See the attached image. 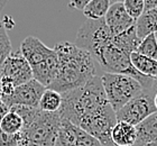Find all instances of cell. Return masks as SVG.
<instances>
[{
    "mask_svg": "<svg viewBox=\"0 0 157 146\" xmlns=\"http://www.w3.org/2000/svg\"><path fill=\"white\" fill-rule=\"evenodd\" d=\"M110 5V0H91L82 11L86 19H101L105 18Z\"/></svg>",
    "mask_w": 157,
    "mask_h": 146,
    "instance_id": "cell-17",
    "label": "cell"
},
{
    "mask_svg": "<svg viewBox=\"0 0 157 146\" xmlns=\"http://www.w3.org/2000/svg\"><path fill=\"white\" fill-rule=\"evenodd\" d=\"M2 102V99H1V93H0V104Z\"/></svg>",
    "mask_w": 157,
    "mask_h": 146,
    "instance_id": "cell-31",
    "label": "cell"
},
{
    "mask_svg": "<svg viewBox=\"0 0 157 146\" xmlns=\"http://www.w3.org/2000/svg\"><path fill=\"white\" fill-rule=\"evenodd\" d=\"M136 33L140 39L149 34L157 32V7L153 9L145 10L140 16L136 19Z\"/></svg>",
    "mask_w": 157,
    "mask_h": 146,
    "instance_id": "cell-13",
    "label": "cell"
},
{
    "mask_svg": "<svg viewBox=\"0 0 157 146\" xmlns=\"http://www.w3.org/2000/svg\"><path fill=\"white\" fill-rule=\"evenodd\" d=\"M118 2H124V0H110V3H118Z\"/></svg>",
    "mask_w": 157,
    "mask_h": 146,
    "instance_id": "cell-30",
    "label": "cell"
},
{
    "mask_svg": "<svg viewBox=\"0 0 157 146\" xmlns=\"http://www.w3.org/2000/svg\"><path fill=\"white\" fill-rule=\"evenodd\" d=\"M157 7V0H145V10L153 9Z\"/></svg>",
    "mask_w": 157,
    "mask_h": 146,
    "instance_id": "cell-25",
    "label": "cell"
},
{
    "mask_svg": "<svg viewBox=\"0 0 157 146\" xmlns=\"http://www.w3.org/2000/svg\"><path fill=\"white\" fill-rule=\"evenodd\" d=\"M19 51L32 69L47 61L55 53L54 49H48L40 39L35 36H27L20 44Z\"/></svg>",
    "mask_w": 157,
    "mask_h": 146,
    "instance_id": "cell-9",
    "label": "cell"
},
{
    "mask_svg": "<svg viewBox=\"0 0 157 146\" xmlns=\"http://www.w3.org/2000/svg\"><path fill=\"white\" fill-rule=\"evenodd\" d=\"M8 1L9 0H0V14H1V11H2V9L5 8V6L7 5Z\"/></svg>",
    "mask_w": 157,
    "mask_h": 146,
    "instance_id": "cell-26",
    "label": "cell"
},
{
    "mask_svg": "<svg viewBox=\"0 0 157 146\" xmlns=\"http://www.w3.org/2000/svg\"><path fill=\"white\" fill-rule=\"evenodd\" d=\"M9 110H10V108L8 107L6 104H3V102L0 104V123H1V120L3 119V117L9 112Z\"/></svg>",
    "mask_w": 157,
    "mask_h": 146,
    "instance_id": "cell-24",
    "label": "cell"
},
{
    "mask_svg": "<svg viewBox=\"0 0 157 146\" xmlns=\"http://www.w3.org/2000/svg\"><path fill=\"white\" fill-rule=\"evenodd\" d=\"M136 52L147 57L157 60V41L154 34H149L141 39Z\"/></svg>",
    "mask_w": 157,
    "mask_h": 146,
    "instance_id": "cell-19",
    "label": "cell"
},
{
    "mask_svg": "<svg viewBox=\"0 0 157 146\" xmlns=\"http://www.w3.org/2000/svg\"><path fill=\"white\" fill-rule=\"evenodd\" d=\"M19 145V134L11 135L7 134L0 128V146H18Z\"/></svg>",
    "mask_w": 157,
    "mask_h": 146,
    "instance_id": "cell-21",
    "label": "cell"
},
{
    "mask_svg": "<svg viewBox=\"0 0 157 146\" xmlns=\"http://www.w3.org/2000/svg\"><path fill=\"white\" fill-rule=\"evenodd\" d=\"M130 61L132 66L140 74L157 80V60L132 52L130 54Z\"/></svg>",
    "mask_w": 157,
    "mask_h": 146,
    "instance_id": "cell-14",
    "label": "cell"
},
{
    "mask_svg": "<svg viewBox=\"0 0 157 146\" xmlns=\"http://www.w3.org/2000/svg\"><path fill=\"white\" fill-rule=\"evenodd\" d=\"M61 94V118L88 132L103 146H115L110 133L117 123L116 111L105 97L99 75H94L84 85Z\"/></svg>",
    "mask_w": 157,
    "mask_h": 146,
    "instance_id": "cell-1",
    "label": "cell"
},
{
    "mask_svg": "<svg viewBox=\"0 0 157 146\" xmlns=\"http://www.w3.org/2000/svg\"><path fill=\"white\" fill-rule=\"evenodd\" d=\"M45 89L46 87L42 83H39L35 79H32L23 85H17L10 94H1V99L3 104H6L9 108L16 105L38 108L39 99Z\"/></svg>",
    "mask_w": 157,
    "mask_h": 146,
    "instance_id": "cell-6",
    "label": "cell"
},
{
    "mask_svg": "<svg viewBox=\"0 0 157 146\" xmlns=\"http://www.w3.org/2000/svg\"><path fill=\"white\" fill-rule=\"evenodd\" d=\"M1 77L9 79L15 87L34 79L32 68L19 49L15 52L11 51L9 55L6 57L2 64Z\"/></svg>",
    "mask_w": 157,
    "mask_h": 146,
    "instance_id": "cell-8",
    "label": "cell"
},
{
    "mask_svg": "<svg viewBox=\"0 0 157 146\" xmlns=\"http://www.w3.org/2000/svg\"><path fill=\"white\" fill-rule=\"evenodd\" d=\"M57 55V73L47 88L59 93L84 85L95 74L93 56L75 43L59 42L54 46Z\"/></svg>",
    "mask_w": 157,
    "mask_h": 146,
    "instance_id": "cell-2",
    "label": "cell"
},
{
    "mask_svg": "<svg viewBox=\"0 0 157 146\" xmlns=\"http://www.w3.org/2000/svg\"><path fill=\"white\" fill-rule=\"evenodd\" d=\"M136 130H137V138L135 142L136 145L157 142V111L153 112L144 120H141L139 124H137Z\"/></svg>",
    "mask_w": 157,
    "mask_h": 146,
    "instance_id": "cell-12",
    "label": "cell"
},
{
    "mask_svg": "<svg viewBox=\"0 0 157 146\" xmlns=\"http://www.w3.org/2000/svg\"><path fill=\"white\" fill-rule=\"evenodd\" d=\"M122 5L128 15L134 19H137L145 11V0H124Z\"/></svg>",
    "mask_w": 157,
    "mask_h": 146,
    "instance_id": "cell-20",
    "label": "cell"
},
{
    "mask_svg": "<svg viewBox=\"0 0 157 146\" xmlns=\"http://www.w3.org/2000/svg\"><path fill=\"white\" fill-rule=\"evenodd\" d=\"M141 39L137 36L136 27L132 26L124 32L113 35V42L117 46H119L124 52L131 54L132 52H136L139 43Z\"/></svg>",
    "mask_w": 157,
    "mask_h": 146,
    "instance_id": "cell-15",
    "label": "cell"
},
{
    "mask_svg": "<svg viewBox=\"0 0 157 146\" xmlns=\"http://www.w3.org/2000/svg\"><path fill=\"white\" fill-rule=\"evenodd\" d=\"M9 36L7 34V29L5 28V26L2 25V22L0 19V46H10Z\"/></svg>",
    "mask_w": 157,
    "mask_h": 146,
    "instance_id": "cell-22",
    "label": "cell"
},
{
    "mask_svg": "<svg viewBox=\"0 0 157 146\" xmlns=\"http://www.w3.org/2000/svg\"><path fill=\"white\" fill-rule=\"evenodd\" d=\"M103 19L113 35L127 30L136 24V19L128 15L122 2L111 3Z\"/></svg>",
    "mask_w": 157,
    "mask_h": 146,
    "instance_id": "cell-10",
    "label": "cell"
},
{
    "mask_svg": "<svg viewBox=\"0 0 157 146\" xmlns=\"http://www.w3.org/2000/svg\"><path fill=\"white\" fill-rule=\"evenodd\" d=\"M132 146H157V142H154V143H147V144H140V145H136V144H134Z\"/></svg>",
    "mask_w": 157,
    "mask_h": 146,
    "instance_id": "cell-27",
    "label": "cell"
},
{
    "mask_svg": "<svg viewBox=\"0 0 157 146\" xmlns=\"http://www.w3.org/2000/svg\"><path fill=\"white\" fill-rule=\"evenodd\" d=\"M90 1L91 0H69V7L71 9L83 10Z\"/></svg>",
    "mask_w": 157,
    "mask_h": 146,
    "instance_id": "cell-23",
    "label": "cell"
},
{
    "mask_svg": "<svg viewBox=\"0 0 157 146\" xmlns=\"http://www.w3.org/2000/svg\"><path fill=\"white\" fill-rule=\"evenodd\" d=\"M61 105H62V94L53 89L46 88L39 99L38 108L43 111L55 112L59 111Z\"/></svg>",
    "mask_w": 157,
    "mask_h": 146,
    "instance_id": "cell-16",
    "label": "cell"
},
{
    "mask_svg": "<svg viewBox=\"0 0 157 146\" xmlns=\"http://www.w3.org/2000/svg\"><path fill=\"white\" fill-rule=\"evenodd\" d=\"M54 146H103L94 136L72 124L67 119H61Z\"/></svg>",
    "mask_w": 157,
    "mask_h": 146,
    "instance_id": "cell-7",
    "label": "cell"
},
{
    "mask_svg": "<svg viewBox=\"0 0 157 146\" xmlns=\"http://www.w3.org/2000/svg\"><path fill=\"white\" fill-rule=\"evenodd\" d=\"M18 146H42V145H36V144H20Z\"/></svg>",
    "mask_w": 157,
    "mask_h": 146,
    "instance_id": "cell-29",
    "label": "cell"
},
{
    "mask_svg": "<svg viewBox=\"0 0 157 146\" xmlns=\"http://www.w3.org/2000/svg\"><path fill=\"white\" fill-rule=\"evenodd\" d=\"M154 104H155V107H156V111H157V92L154 96Z\"/></svg>",
    "mask_w": 157,
    "mask_h": 146,
    "instance_id": "cell-28",
    "label": "cell"
},
{
    "mask_svg": "<svg viewBox=\"0 0 157 146\" xmlns=\"http://www.w3.org/2000/svg\"><path fill=\"white\" fill-rule=\"evenodd\" d=\"M154 35H155V37H156V41H157V32L154 33Z\"/></svg>",
    "mask_w": 157,
    "mask_h": 146,
    "instance_id": "cell-32",
    "label": "cell"
},
{
    "mask_svg": "<svg viewBox=\"0 0 157 146\" xmlns=\"http://www.w3.org/2000/svg\"><path fill=\"white\" fill-rule=\"evenodd\" d=\"M155 92L149 90H143L136 97L128 101L119 110L116 111L117 120L126 121L136 126L146 117L156 111L154 104Z\"/></svg>",
    "mask_w": 157,
    "mask_h": 146,
    "instance_id": "cell-5",
    "label": "cell"
},
{
    "mask_svg": "<svg viewBox=\"0 0 157 146\" xmlns=\"http://www.w3.org/2000/svg\"><path fill=\"white\" fill-rule=\"evenodd\" d=\"M23 118L13 110H9V112L3 117V119L0 123V128L7 134H11V135L19 134L23 129Z\"/></svg>",
    "mask_w": 157,
    "mask_h": 146,
    "instance_id": "cell-18",
    "label": "cell"
},
{
    "mask_svg": "<svg viewBox=\"0 0 157 146\" xmlns=\"http://www.w3.org/2000/svg\"><path fill=\"white\" fill-rule=\"evenodd\" d=\"M100 79L105 97L115 111L143 91L140 83L130 75L105 72Z\"/></svg>",
    "mask_w": 157,
    "mask_h": 146,
    "instance_id": "cell-4",
    "label": "cell"
},
{
    "mask_svg": "<svg viewBox=\"0 0 157 146\" xmlns=\"http://www.w3.org/2000/svg\"><path fill=\"white\" fill-rule=\"evenodd\" d=\"M10 110L16 111L24 121L23 129L19 133V145L36 144L54 146L62 119L59 111L47 112L39 108L18 105L11 106Z\"/></svg>",
    "mask_w": 157,
    "mask_h": 146,
    "instance_id": "cell-3",
    "label": "cell"
},
{
    "mask_svg": "<svg viewBox=\"0 0 157 146\" xmlns=\"http://www.w3.org/2000/svg\"><path fill=\"white\" fill-rule=\"evenodd\" d=\"M110 137L115 146H132L137 138L136 126L117 120L115 126L112 127Z\"/></svg>",
    "mask_w": 157,
    "mask_h": 146,
    "instance_id": "cell-11",
    "label": "cell"
}]
</instances>
